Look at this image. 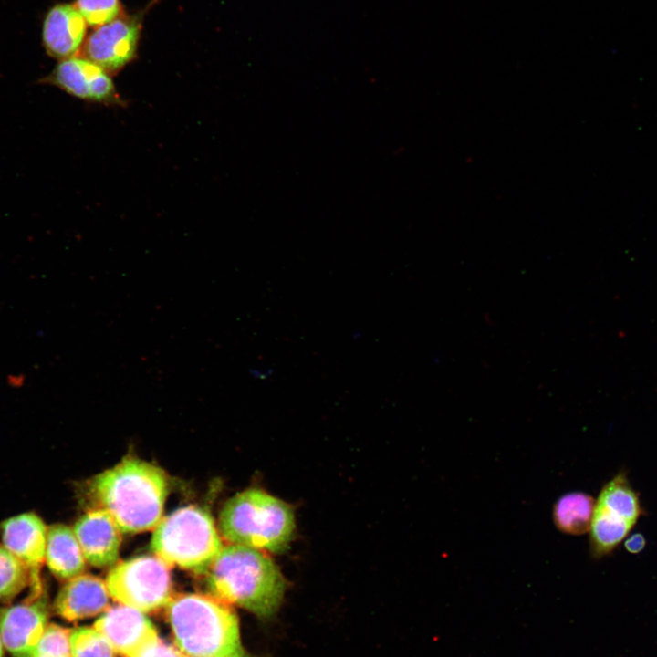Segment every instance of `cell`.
Segmentation results:
<instances>
[{
    "label": "cell",
    "mask_w": 657,
    "mask_h": 657,
    "mask_svg": "<svg viewBox=\"0 0 657 657\" xmlns=\"http://www.w3.org/2000/svg\"><path fill=\"white\" fill-rule=\"evenodd\" d=\"M89 491L122 533H138L154 529L162 519L168 483L162 469L130 457L94 476Z\"/></svg>",
    "instance_id": "6da1fadb"
},
{
    "label": "cell",
    "mask_w": 657,
    "mask_h": 657,
    "mask_svg": "<svg viewBox=\"0 0 657 657\" xmlns=\"http://www.w3.org/2000/svg\"><path fill=\"white\" fill-rule=\"evenodd\" d=\"M204 575L213 596L259 618L272 617L282 604L285 579L262 550L229 544L223 547Z\"/></svg>",
    "instance_id": "7a4b0ae2"
},
{
    "label": "cell",
    "mask_w": 657,
    "mask_h": 657,
    "mask_svg": "<svg viewBox=\"0 0 657 657\" xmlns=\"http://www.w3.org/2000/svg\"><path fill=\"white\" fill-rule=\"evenodd\" d=\"M166 617L177 647L187 656L252 657L242 646L237 615L214 596L172 595Z\"/></svg>",
    "instance_id": "3957f363"
},
{
    "label": "cell",
    "mask_w": 657,
    "mask_h": 657,
    "mask_svg": "<svg viewBox=\"0 0 657 657\" xmlns=\"http://www.w3.org/2000/svg\"><path fill=\"white\" fill-rule=\"evenodd\" d=\"M219 530L229 544L278 553L292 539L294 512L289 505L263 490L247 489L224 504Z\"/></svg>",
    "instance_id": "277c9868"
},
{
    "label": "cell",
    "mask_w": 657,
    "mask_h": 657,
    "mask_svg": "<svg viewBox=\"0 0 657 657\" xmlns=\"http://www.w3.org/2000/svg\"><path fill=\"white\" fill-rule=\"evenodd\" d=\"M154 554L169 567L205 574L224 545L205 509L187 506L162 517L151 538Z\"/></svg>",
    "instance_id": "5b68a950"
},
{
    "label": "cell",
    "mask_w": 657,
    "mask_h": 657,
    "mask_svg": "<svg viewBox=\"0 0 657 657\" xmlns=\"http://www.w3.org/2000/svg\"><path fill=\"white\" fill-rule=\"evenodd\" d=\"M169 566L157 556L135 557L116 564L107 574L110 596L142 612L166 606L172 598Z\"/></svg>",
    "instance_id": "8992f818"
},
{
    "label": "cell",
    "mask_w": 657,
    "mask_h": 657,
    "mask_svg": "<svg viewBox=\"0 0 657 657\" xmlns=\"http://www.w3.org/2000/svg\"><path fill=\"white\" fill-rule=\"evenodd\" d=\"M140 33V19L121 15L95 27L86 36L78 56L97 64L109 74L116 73L136 57Z\"/></svg>",
    "instance_id": "52a82bcc"
},
{
    "label": "cell",
    "mask_w": 657,
    "mask_h": 657,
    "mask_svg": "<svg viewBox=\"0 0 657 657\" xmlns=\"http://www.w3.org/2000/svg\"><path fill=\"white\" fill-rule=\"evenodd\" d=\"M47 528L34 513L6 519L1 525L3 545L24 564L29 574V599L42 597L41 568L45 561Z\"/></svg>",
    "instance_id": "ba28073f"
},
{
    "label": "cell",
    "mask_w": 657,
    "mask_h": 657,
    "mask_svg": "<svg viewBox=\"0 0 657 657\" xmlns=\"http://www.w3.org/2000/svg\"><path fill=\"white\" fill-rule=\"evenodd\" d=\"M43 82L86 101L109 105L122 102L110 74L80 56L60 60Z\"/></svg>",
    "instance_id": "9c48e42d"
},
{
    "label": "cell",
    "mask_w": 657,
    "mask_h": 657,
    "mask_svg": "<svg viewBox=\"0 0 657 657\" xmlns=\"http://www.w3.org/2000/svg\"><path fill=\"white\" fill-rule=\"evenodd\" d=\"M45 599L27 598L24 602L0 610V636L13 657H33L47 626Z\"/></svg>",
    "instance_id": "30bf717a"
},
{
    "label": "cell",
    "mask_w": 657,
    "mask_h": 657,
    "mask_svg": "<svg viewBox=\"0 0 657 657\" xmlns=\"http://www.w3.org/2000/svg\"><path fill=\"white\" fill-rule=\"evenodd\" d=\"M144 612L118 604L109 607L94 628L110 642L115 652L124 657H133L147 644L158 637L157 631Z\"/></svg>",
    "instance_id": "8fae6325"
},
{
    "label": "cell",
    "mask_w": 657,
    "mask_h": 657,
    "mask_svg": "<svg viewBox=\"0 0 657 657\" xmlns=\"http://www.w3.org/2000/svg\"><path fill=\"white\" fill-rule=\"evenodd\" d=\"M74 533L85 559L95 567L115 564L119 558L121 531L105 510L97 508L81 516Z\"/></svg>",
    "instance_id": "7c38bea8"
},
{
    "label": "cell",
    "mask_w": 657,
    "mask_h": 657,
    "mask_svg": "<svg viewBox=\"0 0 657 657\" xmlns=\"http://www.w3.org/2000/svg\"><path fill=\"white\" fill-rule=\"evenodd\" d=\"M87 26L73 4L54 5L43 23L42 40L47 55L59 61L78 56L86 39Z\"/></svg>",
    "instance_id": "4fadbf2b"
},
{
    "label": "cell",
    "mask_w": 657,
    "mask_h": 657,
    "mask_svg": "<svg viewBox=\"0 0 657 657\" xmlns=\"http://www.w3.org/2000/svg\"><path fill=\"white\" fill-rule=\"evenodd\" d=\"M110 597L105 581L93 575L80 574L61 588L54 606L60 617L75 621L104 612L109 608Z\"/></svg>",
    "instance_id": "5bb4252c"
},
{
    "label": "cell",
    "mask_w": 657,
    "mask_h": 657,
    "mask_svg": "<svg viewBox=\"0 0 657 657\" xmlns=\"http://www.w3.org/2000/svg\"><path fill=\"white\" fill-rule=\"evenodd\" d=\"M45 561L59 579H70L82 574L86 559L73 529L61 524L47 528Z\"/></svg>",
    "instance_id": "9a60e30c"
},
{
    "label": "cell",
    "mask_w": 657,
    "mask_h": 657,
    "mask_svg": "<svg viewBox=\"0 0 657 657\" xmlns=\"http://www.w3.org/2000/svg\"><path fill=\"white\" fill-rule=\"evenodd\" d=\"M594 499L582 492L560 496L553 507V520L558 530L569 535H582L590 529Z\"/></svg>",
    "instance_id": "2e32d148"
},
{
    "label": "cell",
    "mask_w": 657,
    "mask_h": 657,
    "mask_svg": "<svg viewBox=\"0 0 657 657\" xmlns=\"http://www.w3.org/2000/svg\"><path fill=\"white\" fill-rule=\"evenodd\" d=\"M595 508L631 525L641 514L638 496L622 474L614 477L602 488Z\"/></svg>",
    "instance_id": "e0dca14e"
},
{
    "label": "cell",
    "mask_w": 657,
    "mask_h": 657,
    "mask_svg": "<svg viewBox=\"0 0 657 657\" xmlns=\"http://www.w3.org/2000/svg\"><path fill=\"white\" fill-rule=\"evenodd\" d=\"M633 525L594 509L590 526V546L594 556L600 557L615 548Z\"/></svg>",
    "instance_id": "ac0fdd59"
},
{
    "label": "cell",
    "mask_w": 657,
    "mask_h": 657,
    "mask_svg": "<svg viewBox=\"0 0 657 657\" xmlns=\"http://www.w3.org/2000/svg\"><path fill=\"white\" fill-rule=\"evenodd\" d=\"M29 584L26 568L4 545H0V600H10Z\"/></svg>",
    "instance_id": "d6986e66"
},
{
    "label": "cell",
    "mask_w": 657,
    "mask_h": 657,
    "mask_svg": "<svg viewBox=\"0 0 657 657\" xmlns=\"http://www.w3.org/2000/svg\"><path fill=\"white\" fill-rule=\"evenodd\" d=\"M72 657H115V651L95 628L78 627L70 632Z\"/></svg>",
    "instance_id": "ffe728a7"
},
{
    "label": "cell",
    "mask_w": 657,
    "mask_h": 657,
    "mask_svg": "<svg viewBox=\"0 0 657 657\" xmlns=\"http://www.w3.org/2000/svg\"><path fill=\"white\" fill-rule=\"evenodd\" d=\"M73 5L92 27L110 23L122 14L120 0H76Z\"/></svg>",
    "instance_id": "44dd1931"
},
{
    "label": "cell",
    "mask_w": 657,
    "mask_h": 657,
    "mask_svg": "<svg viewBox=\"0 0 657 657\" xmlns=\"http://www.w3.org/2000/svg\"><path fill=\"white\" fill-rule=\"evenodd\" d=\"M71 631L57 624H47L33 657H72L69 636Z\"/></svg>",
    "instance_id": "7402d4cb"
},
{
    "label": "cell",
    "mask_w": 657,
    "mask_h": 657,
    "mask_svg": "<svg viewBox=\"0 0 657 657\" xmlns=\"http://www.w3.org/2000/svg\"><path fill=\"white\" fill-rule=\"evenodd\" d=\"M133 657H187L178 647L159 638L144 646Z\"/></svg>",
    "instance_id": "603a6c76"
},
{
    "label": "cell",
    "mask_w": 657,
    "mask_h": 657,
    "mask_svg": "<svg viewBox=\"0 0 657 657\" xmlns=\"http://www.w3.org/2000/svg\"><path fill=\"white\" fill-rule=\"evenodd\" d=\"M646 541L644 537L640 534L636 533L631 535L626 541H625V548L632 554H637L641 552L644 547H645Z\"/></svg>",
    "instance_id": "cb8c5ba5"
},
{
    "label": "cell",
    "mask_w": 657,
    "mask_h": 657,
    "mask_svg": "<svg viewBox=\"0 0 657 657\" xmlns=\"http://www.w3.org/2000/svg\"><path fill=\"white\" fill-rule=\"evenodd\" d=\"M3 646L4 644L0 636V657H3Z\"/></svg>",
    "instance_id": "d4e9b609"
},
{
    "label": "cell",
    "mask_w": 657,
    "mask_h": 657,
    "mask_svg": "<svg viewBox=\"0 0 657 657\" xmlns=\"http://www.w3.org/2000/svg\"><path fill=\"white\" fill-rule=\"evenodd\" d=\"M187 657H190V656H187Z\"/></svg>",
    "instance_id": "484cf974"
}]
</instances>
